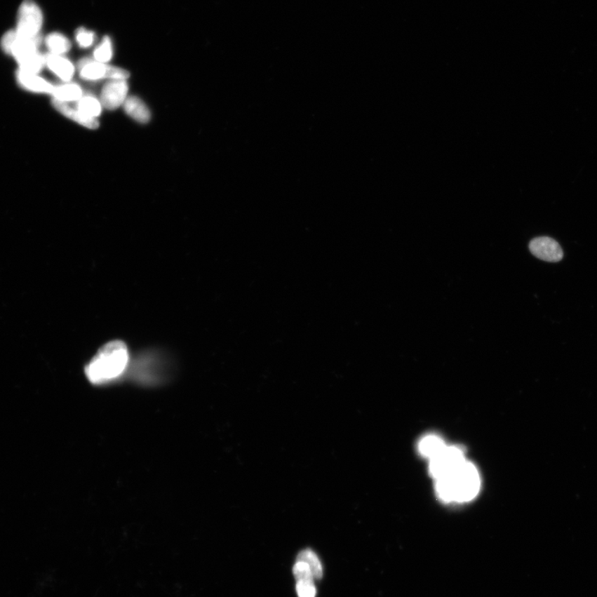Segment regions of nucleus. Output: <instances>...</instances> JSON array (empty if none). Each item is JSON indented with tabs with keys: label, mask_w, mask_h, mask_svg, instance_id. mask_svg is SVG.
Masks as SVG:
<instances>
[{
	"label": "nucleus",
	"mask_w": 597,
	"mask_h": 597,
	"mask_svg": "<svg viewBox=\"0 0 597 597\" xmlns=\"http://www.w3.org/2000/svg\"><path fill=\"white\" fill-rule=\"evenodd\" d=\"M466 460L464 451L457 445L445 448L430 460L429 472L435 480L449 475Z\"/></svg>",
	"instance_id": "20e7f679"
},
{
	"label": "nucleus",
	"mask_w": 597,
	"mask_h": 597,
	"mask_svg": "<svg viewBox=\"0 0 597 597\" xmlns=\"http://www.w3.org/2000/svg\"><path fill=\"white\" fill-rule=\"evenodd\" d=\"M53 104V107H55L59 112L62 113V115H65L66 117L69 118V119L79 123V125L86 127V128L90 130H95L98 128L99 122L98 119H94V118L85 116L84 114L81 113L76 107H71L69 104L59 102L54 99Z\"/></svg>",
	"instance_id": "9b49d317"
},
{
	"label": "nucleus",
	"mask_w": 597,
	"mask_h": 597,
	"mask_svg": "<svg viewBox=\"0 0 597 597\" xmlns=\"http://www.w3.org/2000/svg\"><path fill=\"white\" fill-rule=\"evenodd\" d=\"M130 361L124 342L112 341L105 344L86 368V375L93 384H103L120 377Z\"/></svg>",
	"instance_id": "f03ea898"
},
{
	"label": "nucleus",
	"mask_w": 597,
	"mask_h": 597,
	"mask_svg": "<svg viewBox=\"0 0 597 597\" xmlns=\"http://www.w3.org/2000/svg\"><path fill=\"white\" fill-rule=\"evenodd\" d=\"M19 63L20 69L29 74H38L46 66V57L41 55L39 53L32 54L28 57L20 59L17 62Z\"/></svg>",
	"instance_id": "f3484780"
},
{
	"label": "nucleus",
	"mask_w": 597,
	"mask_h": 597,
	"mask_svg": "<svg viewBox=\"0 0 597 597\" xmlns=\"http://www.w3.org/2000/svg\"><path fill=\"white\" fill-rule=\"evenodd\" d=\"M293 572L297 581H314L311 568L303 561L297 560L293 568Z\"/></svg>",
	"instance_id": "aec40b11"
},
{
	"label": "nucleus",
	"mask_w": 597,
	"mask_h": 597,
	"mask_svg": "<svg viewBox=\"0 0 597 597\" xmlns=\"http://www.w3.org/2000/svg\"><path fill=\"white\" fill-rule=\"evenodd\" d=\"M45 43L50 53L57 54V55H65L72 48L69 39L59 33L49 34L45 39Z\"/></svg>",
	"instance_id": "dca6fc26"
},
{
	"label": "nucleus",
	"mask_w": 597,
	"mask_h": 597,
	"mask_svg": "<svg viewBox=\"0 0 597 597\" xmlns=\"http://www.w3.org/2000/svg\"><path fill=\"white\" fill-rule=\"evenodd\" d=\"M79 68L80 76L86 81L127 80L130 77L128 71L99 62L93 59H83L79 62Z\"/></svg>",
	"instance_id": "39448f33"
},
{
	"label": "nucleus",
	"mask_w": 597,
	"mask_h": 597,
	"mask_svg": "<svg viewBox=\"0 0 597 597\" xmlns=\"http://www.w3.org/2000/svg\"><path fill=\"white\" fill-rule=\"evenodd\" d=\"M530 252L542 261L558 262L563 257V249L553 239L541 236L531 241Z\"/></svg>",
	"instance_id": "6e6552de"
},
{
	"label": "nucleus",
	"mask_w": 597,
	"mask_h": 597,
	"mask_svg": "<svg viewBox=\"0 0 597 597\" xmlns=\"http://www.w3.org/2000/svg\"><path fill=\"white\" fill-rule=\"evenodd\" d=\"M40 36L37 38H27L17 33L16 30L8 31L3 36L1 47L4 52L20 61V59L39 53L41 44Z\"/></svg>",
	"instance_id": "423d86ee"
},
{
	"label": "nucleus",
	"mask_w": 597,
	"mask_h": 597,
	"mask_svg": "<svg viewBox=\"0 0 597 597\" xmlns=\"http://www.w3.org/2000/svg\"><path fill=\"white\" fill-rule=\"evenodd\" d=\"M296 591L299 597H316V588L314 581H297Z\"/></svg>",
	"instance_id": "4be33fe9"
},
{
	"label": "nucleus",
	"mask_w": 597,
	"mask_h": 597,
	"mask_svg": "<svg viewBox=\"0 0 597 597\" xmlns=\"http://www.w3.org/2000/svg\"><path fill=\"white\" fill-rule=\"evenodd\" d=\"M297 560L303 561L311 568L314 579H321L323 577V568L318 556L311 550H304L300 551Z\"/></svg>",
	"instance_id": "a211bd4d"
},
{
	"label": "nucleus",
	"mask_w": 597,
	"mask_h": 597,
	"mask_svg": "<svg viewBox=\"0 0 597 597\" xmlns=\"http://www.w3.org/2000/svg\"><path fill=\"white\" fill-rule=\"evenodd\" d=\"M95 40L94 32L80 28L76 32V41L79 46L83 48L92 47Z\"/></svg>",
	"instance_id": "412c9836"
},
{
	"label": "nucleus",
	"mask_w": 597,
	"mask_h": 597,
	"mask_svg": "<svg viewBox=\"0 0 597 597\" xmlns=\"http://www.w3.org/2000/svg\"><path fill=\"white\" fill-rule=\"evenodd\" d=\"M480 474L475 464L464 460L449 475L436 480V491L444 503H467L481 490Z\"/></svg>",
	"instance_id": "f257e3e1"
},
{
	"label": "nucleus",
	"mask_w": 597,
	"mask_h": 597,
	"mask_svg": "<svg viewBox=\"0 0 597 597\" xmlns=\"http://www.w3.org/2000/svg\"><path fill=\"white\" fill-rule=\"evenodd\" d=\"M54 100L62 102H79L83 97V89L79 85L66 83L54 86L52 93Z\"/></svg>",
	"instance_id": "ddd939ff"
},
{
	"label": "nucleus",
	"mask_w": 597,
	"mask_h": 597,
	"mask_svg": "<svg viewBox=\"0 0 597 597\" xmlns=\"http://www.w3.org/2000/svg\"><path fill=\"white\" fill-rule=\"evenodd\" d=\"M43 16L42 11L34 0L22 2L18 13V34L27 38H37L42 29Z\"/></svg>",
	"instance_id": "7ed1b4c3"
},
{
	"label": "nucleus",
	"mask_w": 597,
	"mask_h": 597,
	"mask_svg": "<svg viewBox=\"0 0 597 597\" xmlns=\"http://www.w3.org/2000/svg\"><path fill=\"white\" fill-rule=\"evenodd\" d=\"M445 442L441 436L436 434H430L424 436L419 441L418 451L423 457L431 460L441 452L445 446Z\"/></svg>",
	"instance_id": "4468645a"
},
{
	"label": "nucleus",
	"mask_w": 597,
	"mask_h": 597,
	"mask_svg": "<svg viewBox=\"0 0 597 597\" xmlns=\"http://www.w3.org/2000/svg\"><path fill=\"white\" fill-rule=\"evenodd\" d=\"M94 60L102 63L110 62L113 58L112 41L108 36H105L102 42L95 48L93 52Z\"/></svg>",
	"instance_id": "6ab92c4d"
},
{
	"label": "nucleus",
	"mask_w": 597,
	"mask_h": 597,
	"mask_svg": "<svg viewBox=\"0 0 597 597\" xmlns=\"http://www.w3.org/2000/svg\"><path fill=\"white\" fill-rule=\"evenodd\" d=\"M16 76L18 83H20L22 88L31 90V92L52 95L54 86H55L38 76V74H29V72L20 69L17 72Z\"/></svg>",
	"instance_id": "9d476101"
},
{
	"label": "nucleus",
	"mask_w": 597,
	"mask_h": 597,
	"mask_svg": "<svg viewBox=\"0 0 597 597\" xmlns=\"http://www.w3.org/2000/svg\"><path fill=\"white\" fill-rule=\"evenodd\" d=\"M129 93L126 80H110L103 86L101 102L109 111L116 110L124 105Z\"/></svg>",
	"instance_id": "0eeeda50"
},
{
	"label": "nucleus",
	"mask_w": 597,
	"mask_h": 597,
	"mask_svg": "<svg viewBox=\"0 0 597 597\" xmlns=\"http://www.w3.org/2000/svg\"><path fill=\"white\" fill-rule=\"evenodd\" d=\"M46 57V66L48 69L55 74L65 83H70L75 74V67L69 59L63 55L57 54H48Z\"/></svg>",
	"instance_id": "1a4fd4ad"
},
{
	"label": "nucleus",
	"mask_w": 597,
	"mask_h": 597,
	"mask_svg": "<svg viewBox=\"0 0 597 597\" xmlns=\"http://www.w3.org/2000/svg\"><path fill=\"white\" fill-rule=\"evenodd\" d=\"M123 107L127 115L141 124H147L152 118L147 105L137 97L127 98Z\"/></svg>",
	"instance_id": "f8f14e48"
},
{
	"label": "nucleus",
	"mask_w": 597,
	"mask_h": 597,
	"mask_svg": "<svg viewBox=\"0 0 597 597\" xmlns=\"http://www.w3.org/2000/svg\"><path fill=\"white\" fill-rule=\"evenodd\" d=\"M76 108L85 116L97 119L102 115L103 106L101 100H98L93 95H83V97L77 102Z\"/></svg>",
	"instance_id": "2eb2a0df"
}]
</instances>
